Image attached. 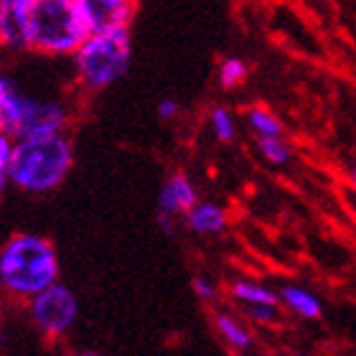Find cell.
<instances>
[{
	"label": "cell",
	"mask_w": 356,
	"mask_h": 356,
	"mask_svg": "<svg viewBox=\"0 0 356 356\" xmlns=\"http://www.w3.org/2000/svg\"><path fill=\"white\" fill-rule=\"evenodd\" d=\"M59 252L49 237L15 232L0 245V293L15 303H29L59 282Z\"/></svg>",
	"instance_id": "obj_1"
},
{
	"label": "cell",
	"mask_w": 356,
	"mask_h": 356,
	"mask_svg": "<svg viewBox=\"0 0 356 356\" xmlns=\"http://www.w3.org/2000/svg\"><path fill=\"white\" fill-rule=\"evenodd\" d=\"M74 168V143L69 135L23 138L13 143L8 184L31 196L56 191Z\"/></svg>",
	"instance_id": "obj_2"
},
{
	"label": "cell",
	"mask_w": 356,
	"mask_h": 356,
	"mask_svg": "<svg viewBox=\"0 0 356 356\" xmlns=\"http://www.w3.org/2000/svg\"><path fill=\"white\" fill-rule=\"evenodd\" d=\"M130 59H133L130 31L89 33L82 46L72 54V74L82 92L97 95L125 76Z\"/></svg>",
	"instance_id": "obj_3"
},
{
	"label": "cell",
	"mask_w": 356,
	"mask_h": 356,
	"mask_svg": "<svg viewBox=\"0 0 356 356\" xmlns=\"http://www.w3.org/2000/svg\"><path fill=\"white\" fill-rule=\"evenodd\" d=\"M87 36V26L74 0H33L26 23L29 51L49 59H72Z\"/></svg>",
	"instance_id": "obj_4"
},
{
	"label": "cell",
	"mask_w": 356,
	"mask_h": 356,
	"mask_svg": "<svg viewBox=\"0 0 356 356\" xmlns=\"http://www.w3.org/2000/svg\"><path fill=\"white\" fill-rule=\"evenodd\" d=\"M26 313H29L31 326L36 328V334L44 341H61L76 326L79 300L74 290L59 280L44 293H38L36 298H31L26 303Z\"/></svg>",
	"instance_id": "obj_5"
},
{
	"label": "cell",
	"mask_w": 356,
	"mask_h": 356,
	"mask_svg": "<svg viewBox=\"0 0 356 356\" xmlns=\"http://www.w3.org/2000/svg\"><path fill=\"white\" fill-rule=\"evenodd\" d=\"M69 122H72V110H69L67 102H61L59 97H41L26 92L13 140L67 135Z\"/></svg>",
	"instance_id": "obj_6"
},
{
	"label": "cell",
	"mask_w": 356,
	"mask_h": 356,
	"mask_svg": "<svg viewBox=\"0 0 356 356\" xmlns=\"http://www.w3.org/2000/svg\"><path fill=\"white\" fill-rule=\"evenodd\" d=\"M87 33L130 31L135 15V0H74Z\"/></svg>",
	"instance_id": "obj_7"
},
{
	"label": "cell",
	"mask_w": 356,
	"mask_h": 356,
	"mask_svg": "<svg viewBox=\"0 0 356 356\" xmlns=\"http://www.w3.org/2000/svg\"><path fill=\"white\" fill-rule=\"evenodd\" d=\"M33 0H0V49L26 51V23Z\"/></svg>",
	"instance_id": "obj_8"
},
{
	"label": "cell",
	"mask_w": 356,
	"mask_h": 356,
	"mask_svg": "<svg viewBox=\"0 0 356 356\" xmlns=\"http://www.w3.org/2000/svg\"><path fill=\"white\" fill-rule=\"evenodd\" d=\"M196 201H199V193L191 178L186 173H173L165 178L163 188L158 193V216L176 222L178 216H184L188 209L196 207Z\"/></svg>",
	"instance_id": "obj_9"
},
{
	"label": "cell",
	"mask_w": 356,
	"mask_h": 356,
	"mask_svg": "<svg viewBox=\"0 0 356 356\" xmlns=\"http://www.w3.org/2000/svg\"><path fill=\"white\" fill-rule=\"evenodd\" d=\"M184 224L191 234H219L227 229V211L214 201H196V207L184 214Z\"/></svg>",
	"instance_id": "obj_10"
},
{
	"label": "cell",
	"mask_w": 356,
	"mask_h": 356,
	"mask_svg": "<svg viewBox=\"0 0 356 356\" xmlns=\"http://www.w3.org/2000/svg\"><path fill=\"white\" fill-rule=\"evenodd\" d=\"M23 97H26V92L15 84L13 76L0 74V133H6L8 138L15 135Z\"/></svg>",
	"instance_id": "obj_11"
},
{
	"label": "cell",
	"mask_w": 356,
	"mask_h": 356,
	"mask_svg": "<svg viewBox=\"0 0 356 356\" xmlns=\"http://www.w3.org/2000/svg\"><path fill=\"white\" fill-rule=\"evenodd\" d=\"M214 328H216V334H219V339H222L234 354L250 351L254 346V339H252V334H250V328L239 318L229 316V313H216Z\"/></svg>",
	"instance_id": "obj_12"
},
{
	"label": "cell",
	"mask_w": 356,
	"mask_h": 356,
	"mask_svg": "<svg viewBox=\"0 0 356 356\" xmlns=\"http://www.w3.org/2000/svg\"><path fill=\"white\" fill-rule=\"evenodd\" d=\"M282 303L288 305L290 311L298 313L300 318H308V321H318L323 316V308H321V300L313 296L311 290L305 288H298V285H285L280 290V296H277Z\"/></svg>",
	"instance_id": "obj_13"
},
{
	"label": "cell",
	"mask_w": 356,
	"mask_h": 356,
	"mask_svg": "<svg viewBox=\"0 0 356 356\" xmlns=\"http://www.w3.org/2000/svg\"><path fill=\"white\" fill-rule=\"evenodd\" d=\"M229 293L234 300H239V303L245 305H273V308H277V303H280L277 293H273L270 288L252 280H234Z\"/></svg>",
	"instance_id": "obj_14"
},
{
	"label": "cell",
	"mask_w": 356,
	"mask_h": 356,
	"mask_svg": "<svg viewBox=\"0 0 356 356\" xmlns=\"http://www.w3.org/2000/svg\"><path fill=\"white\" fill-rule=\"evenodd\" d=\"M247 125L257 138H282V122L265 107H252L247 112Z\"/></svg>",
	"instance_id": "obj_15"
},
{
	"label": "cell",
	"mask_w": 356,
	"mask_h": 356,
	"mask_svg": "<svg viewBox=\"0 0 356 356\" xmlns=\"http://www.w3.org/2000/svg\"><path fill=\"white\" fill-rule=\"evenodd\" d=\"M209 125H211V133H214V138L219 143H232L234 135H237L234 115L227 107H214L211 115H209Z\"/></svg>",
	"instance_id": "obj_16"
},
{
	"label": "cell",
	"mask_w": 356,
	"mask_h": 356,
	"mask_svg": "<svg viewBox=\"0 0 356 356\" xmlns=\"http://www.w3.org/2000/svg\"><path fill=\"white\" fill-rule=\"evenodd\" d=\"M245 76H247V64L242 59H237V56H229V59H224L219 64V84L224 89L239 87V84L245 82Z\"/></svg>",
	"instance_id": "obj_17"
},
{
	"label": "cell",
	"mask_w": 356,
	"mask_h": 356,
	"mask_svg": "<svg viewBox=\"0 0 356 356\" xmlns=\"http://www.w3.org/2000/svg\"><path fill=\"white\" fill-rule=\"evenodd\" d=\"M257 145H260V153H262V158H265L267 163L285 165L290 161V148H288V143L282 140V138H260V140H257Z\"/></svg>",
	"instance_id": "obj_18"
},
{
	"label": "cell",
	"mask_w": 356,
	"mask_h": 356,
	"mask_svg": "<svg viewBox=\"0 0 356 356\" xmlns=\"http://www.w3.org/2000/svg\"><path fill=\"white\" fill-rule=\"evenodd\" d=\"M13 138H8L6 133H0V196L6 193L8 184V163H10V153H13Z\"/></svg>",
	"instance_id": "obj_19"
},
{
	"label": "cell",
	"mask_w": 356,
	"mask_h": 356,
	"mask_svg": "<svg viewBox=\"0 0 356 356\" xmlns=\"http://www.w3.org/2000/svg\"><path fill=\"white\" fill-rule=\"evenodd\" d=\"M191 288H193V293H196V298L207 300V303H211V300L219 296V290H216V282L209 280L207 275H196V277L191 280Z\"/></svg>",
	"instance_id": "obj_20"
},
{
	"label": "cell",
	"mask_w": 356,
	"mask_h": 356,
	"mask_svg": "<svg viewBox=\"0 0 356 356\" xmlns=\"http://www.w3.org/2000/svg\"><path fill=\"white\" fill-rule=\"evenodd\" d=\"M245 313L252 321H262V323L277 318V308H273V305H245Z\"/></svg>",
	"instance_id": "obj_21"
},
{
	"label": "cell",
	"mask_w": 356,
	"mask_h": 356,
	"mask_svg": "<svg viewBox=\"0 0 356 356\" xmlns=\"http://www.w3.org/2000/svg\"><path fill=\"white\" fill-rule=\"evenodd\" d=\"M156 112H158V118L168 122V120H176L178 115H181V104H178L176 99H171V97H165V99L158 102Z\"/></svg>",
	"instance_id": "obj_22"
},
{
	"label": "cell",
	"mask_w": 356,
	"mask_h": 356,
	"mask_svg": "<svg viewBox=\"0 0 356 356\" xmlns=\"http://www.w3.org/2000/svg\"><path fill=\"white\" fill-rule=\"evenodd\" d=\"M6 343H8V331H6V326L0 323V349H3Z\"/></svg>",
	"instance_id": "obj_23"
},
{
	"label": "cell",
	"mask_w": 356,
	"mask_h": 356,
	"mask_svg": "<svg viewBox=\"0 0 356 356\" xmlns=\"http://www.w3.org/2000/svg\"><path fill=\"white\" fill-rule=\"evenodd\" d=\"M69 356H99L97 351H74V354H69Z\"/></svg>",
	"instance_id": "obj_24"
},
{
	"label": "cell",
	"mask_w": 356,
	"mask_h": 356,
	"mask_svg": "<svg viewBox=\"0 0 356 356\" xmlns=\"http://www.w3.org/2000/svg\"><path fill=\"white\" fill-rule=\"evenodd\" d=\"M354 191H356V171H354Z\"/></svg>",
	"instance_id": "obj_25"
}]
</instances>
